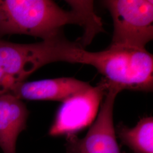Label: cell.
Wrapping results in <instances>:
<instances>
[{
  "label": "cell",
  "instance_id": "obj_2",
  "mask_svg": "<svg viewBox=\"0 0 153 153\" xmlns=\"http://www.w3.org/2000/svg\"><path fill=\"white\" fill-rule=\"evenodd\" d=\"M83 48L63 33L32 44H18L0 39V95L9 93L40 68L55 62L77 63Z\"/></svg>",
  "mask_w": 153,
  "mask_h": 153
},
{
  "label": "cell",
  "instance_id": "obj_5",
  "mask_svg": "<svg viewBox=\"0 0 153 153\" xmlns=\"http://www.w3.org/2000/svg\"><path fill=\"white\" fill-rule=\"evenodd\" d=\"M109 87V83L104 79L97 86L62 102L49 128V136L71 137L91 125Z\"/></svg>",
  "mask_w": 153,
  "mask_h": 153
},
{
  "label": "cell",
  "instance_id": "obj_8",
  "mask_svg": "<svg viewBox=\"0 0 153 153\" xmlns=\"http://www.w3.org/2000/svg\"><path fill=\"white\" fill-rule=\"evenodd\" d=\"M29 111L22 100L10 93L0 95V148L16 153L18 137L26 129Z\"/></svg>",
  "mask_w": 153,
  "mask_h": 153
},
{
  "label": "cell",
  "instance_id": "obj_9",
  "mask_svg": "<svg viewBox=\"0 0 153 153\" xmlns=\"http://www.w3.org/2000/svg\"><path fill=\"white\" fill-rule=\"evenodd\" d=\"M117 134L134 153H153V117H145L133 128L117 126Z\"/></svg>",
  "mask_w": 153,
  "mask_h": 153
},
{
  "label": "cell",
  "instance_id": "obj_4",
  "mask_svg": "<svg viewBox=\"0 0 153 153\" xmlns=\"http://www.w3.org/2000/svg\"><path fill=\"white\" fill-rule=\"evenodd\" d=\"M103 4L114 22L111 45L145 49L153 39V1L108 0Z\"/></svg>",
  "mask_w": 153,
  "mask_h": 153
},
{
  "label": "cell",
  "instance_id": "obj_3",
  "mask_svg": "<svg viewBox=\"0 0 153 153\" xmlns=\"http://www.w3.org/2000/svg\"><path fill=\"white\" fill-rule=\"evenodd\" d=\"M78 63L93 66L121 90L153 91V57L146 49L112 45L95 52L84 49Z\"/></svg>",
  "mask_w": 153,
  "mask_h": 153
},
{
  "label": "cell",
  "instance_id": "obj_7",
  "mask_svg": "<svg viewBox=\"0 0 153 153\" xmlns=\"http://www.w3.org/2000/svg\"><path fill=\"white\" fill-rule=\"evenodd\" d=\"M91 86L74 78L46 79L23 82L13 88L10 94L17 98L30 100H53L63 102Z\"/></svg>",
  "mask_w": 153,
  "mask_h": 153
},
{
  "label": "cell",
  "instance_id": "obj_1",
  "mask_svg": "<svg viewBox=\"0 0 153 153\" xmlns=\"http://www.w3.org/2000/svg\"><path fill=\"white\" fill-rule=\"evenodd\" d=\"M70 11L49 0L0 1V37L24 34L47 40L62 33L67 25L85 28L90 39L103 31L102 24L94 11L93 1H68Z\"/></svg>",
  "mask_w": 153,
  "mask_h": 153
},
{
  "label": "cell",
  "instance_id": "obj_6",
  "mask_svg": "<svg viewBox=\"0 0 153 153\" xmlns=\"http://www.w3.org/2000/svg\"><path fill=\"white\" fill-rule=\"evenodd\" d=\"M122 90L109 84L98 114L86 135L81 139L68 137V153H122L114 124L115 99Z\"/></svg>",
  "mask_w": 153,
  "mask_h": 153
}]
</instances>
